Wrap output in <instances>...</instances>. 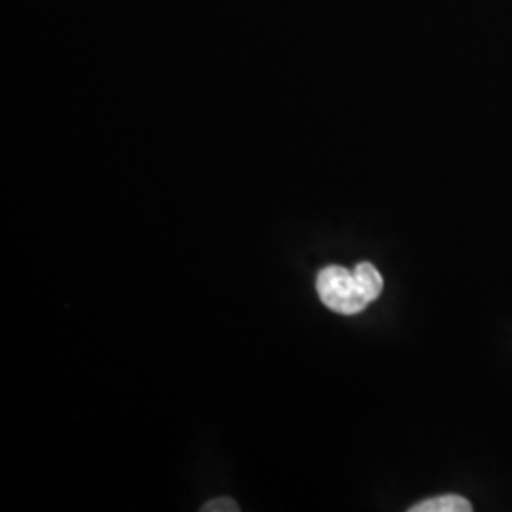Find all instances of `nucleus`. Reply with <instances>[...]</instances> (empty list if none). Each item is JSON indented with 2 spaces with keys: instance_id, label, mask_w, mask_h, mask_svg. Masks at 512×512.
<instances>
[{
  "instance_id": "nucleus-1",
  "label": "nucleus",
  "mask_w": 512,
  "mask_h": 512,
  "mask_svg": "<svg viewBox=\"0 0 512 512\" xmlns=\"http://www.w3.org/2000/svg\"><path fill=\"white\" fill-rule=\"evenodd\" d=\"M317 294L329 310L355 315L366 310L384 291V277L370 262H359L353 270L327 266L317 275Z\"/></svg>"
},
{
  "instance_id": "nucleus-2",
  "label": "nucleus",
  "mask_w": 512,
  "mask_h": 512,
  "mask_svg": "<svg viewBox=\"0 0 512 512\" xmlns=\"http://www.w3.org/2000/svg\"><path fill=\"white\" fill-rule=\"evenodd\" d=\"M410 512H471L473 507L471 503L461 497V495L448 494L440 495L435 499H427V501H421L418 505L410 507Z\"/></svg>"
},
{
  "instance_id": "nucleus-3",
  "label": "nucleus",
  "mask_w": 512,
  "mask_h": 512,
  "mask_svg": "<svg viewBox=\"0 0 512 512\" xmlns=\"http://www.w3.org/2000/svg\"><path fill=\"white\" fill-rule=\"evenodd\" d=\"M203 512H238L239 505L230 497H217L202 507Z\"/></svg>"
}]
</instances>
